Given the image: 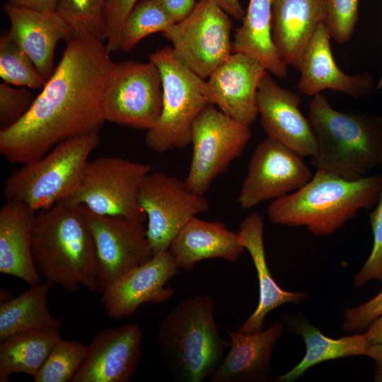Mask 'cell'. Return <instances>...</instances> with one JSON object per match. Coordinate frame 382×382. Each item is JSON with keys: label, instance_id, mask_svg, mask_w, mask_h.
I'll return each instance as SVG.
<instances>
[{"label": "cell", "instance_id": "cell-27", "mask_svg": "<svg viewBox=\"0 0 382 382\" xmlns=\"http://www.w3.org/2000/svg\"><path fill=\"white\" fill-rule=\"evenodd\" d=\"M286 320L291 330L303 337L306 354L298 364L278 376V381L293 382L312 366L328 360L366 355L369 344L364 333L334 339L325 335L302 317L287 316Z\"/></svg>", "mask_w": 382, "mask_h": 382}, {"label": "cell", "instance_id": "cell-30", "mask_svg": "<svg viewBox=\"0 0 382 382\" xmlns=\"http://www.w3.org/2000/svg\"><path fill=\"white\" fill-rule=\"evenodd\" d=\"M105 0H58L55 11L70 29L72 39L107 40Z\"/></svg>", "mask_w": 382, "mask_h": 382}, {"label": "cell", "instance_id": "cell-9", "mask_svg": "<svg viewBox=\"0 0 382 382\" xmlns=\"http://www.w3.org/2000/svg\"><path fill=\"white\" fill-rule=\"evenodd\" d=\"M251 138L245 125L209 105L195 120L191 134L192 156L185 183L204 195L212 183L240 156Z\"/></svg>", "mask_w": 382, "mask_h": 382}, {"label": "cell", "instance_id": "cell-17", "mask_svg": "<svg viewBox=\"0 0 382 382\" xmlns=\"http://www.w3.org/2000/svg\"><path fill=\"white\" fill-rule=\"evenodd\" d=\"M179 267L168 250L129 270L102 294L107 315L115 320L129 318L144 303L168 301L174 290L166 287Z\"/></svg>", "mask_w": 382, "mask_h": 382}, {"label": "cell", "instance_id": "cell-36", "mask_svg": "<svg viewBox=\"0 0 382 382\" xmlns=\"http://www.w3.org/2000/svg\"><path fill=\"white\" fill-rule=\"evenodd\" d=\"M35 98L25 88L0 84V129L9 127L20 120L30 108Z\"/></svg>", "mask_w": 382, "mask_h": 382}, {"label": "cell", "instance_id": "cell-21", "mask_svg": "<svg viewBox=\"0 0 382 382\" xmlns=\"http://www.w3.org/2000/svg\"><path fill=\"white\" fill-rule=\"evenodd\" d=\"M230 346L211 382L268 381L272 378L270 361L274 347L284 332L282 322H274L255 333L224 328Z\"/></svg>", "mask_w": 382, "mask_h": 382}, {"label": "cell", "instance_id": "cell-29", "mask_svg": "<svg viewBox=\"0 0 382 382\" xmlns=\"http://www.w3.org/2000/svg\"><path fill=\"white\" fill-rule=\"evenodd\" d=\"M60 340V330H52L19 332L1 341L0 381L8 382L13 374L33 378Z\"/></svg>", "mask_w": 382, "mask_h": 382}, {"label": "cell", "instance_id": "cell-14", "mask_svg": "<svg viewBox=\"0 0 382 382\" xmlns=\"http://www.w3.org/2000/svg\"><path fill=\"white\" fill-rule=\"evenodd\" d=\"M303 158L272 138L260 143L251 156L240 190L238 202L241 209H250L305 185L313 174Z\"/></svg>", "mask_w": 382, "mask_h": 382}, {"label": "cell", "instance_id": "cell-6", "mask_svg": "<svg viewBox=\"0 0 382 382\" xmlns=\"http://www.w3.org/2000/svg\"><path fill=\"white\" fill-rule=\"evenodd\" d=\"M99 142V132L71 138L39 159L23 164L4 183L6 201L21 203L35 212L64 201L77 188Z\"/></svg>", "mask_w": 382, "mask_h": 382}, {"label": "cell", "instance_id": "cell-16", "mask_svg": "<svg viewBox=\"0 0 382 382\" xmlns=\"http://www.w3.org/2000/svg\"><path fill=\"white\" fill-rule=\"evenodd\" d=\"M300 96L281 87L267 71L257 89V107L261 125L272 138L302 157L313 156L316 139L312 126L299 108Z\"/></svg>", "mask_w": 382, "mask_h": 382}, {"label": "cell", "instance_id": "cell-2", "mask_svg": "<svg viewBox=\"0 0 382 382\" xmlns=\"http://www.w3.org/2000/svg\"><path fill=\"white\" fill-rule=\"evenodd\" d=\"M31 244L43 282L70 293L81 286L98 291L96 247L81 206L62 201L36 212Z\"/></svg>", "mask_w": 382, "mask_h": 382}, {"label": "cell", "instance_id": "cell-42", "mask_svg": "<svg viewBox=\"0 0 382 382\" xmlns=\"http://www.w3.org/2000/svg\"><path fill=\"white\" fill-rule=\"evenodd\" d=\"M221 8L237 21H242L245 12L239 0H213Z\"/></svg>", "mask_w": 382, "mask_h": 382}, {"label": "cell", "instance_id": "cell-20", "mask_svg": "<svg viewBox=\"0 0 382 382\" xmlns=\"http://www.w3.org/2000/svg\"><path fill=\"white\" fill-rule=\"evenodd\" d=\"M4 11L10 21L9 35L47 81L54 72L57 42L72 40L70 29L55 11H38L6 2Z\"/></svg>", "mask_w": 382, "mask_h": 382}, {"label": "cell", "instance_id": "cell-10", "mask_svg": "<svg viewBox=\"0 0 382 382\" xmlns=\"http://www.w3.org/2000/svg\"><path fill=\"white\" fill-rule=\"evenodd\" d=\"M229 15L213 0H199L191 13L163 35L175 57L205 79L233 53Z\"/></svg>", "mask_w": 382, "mask_h": 382}, {"label": "cell", "instance_id": "cell-13", "mask_svg": "<svg viewBox=\"0 0 382 382\" xmlns=\"http://www.w3.org/2000/svg\"><path fill=\"white\" fill-rule=\"evenodd\" d=\"M95 243L98 291L101 294L133 268L154 256L144 222L101 216L82 207Z\"/></svg>", "mask_w": 382, "mask_h": 382}, {"label": "cell", "instance_id": "cell-25", "mask_svg": "<svg viewBox=\"0 0 382 382\" xmlns=\"http://www.w3.org/2000/svg\"><path fill=\"white\" fill-rule=\"evenodd\" d=\"M36 212L25 205L6 201L0 210V273L29 285L42 281L33 260L32 231Z\"/></svg>", "mask_w": 382, "mask_h": 382}, {"label": "cell", "instance_id": "cell-4", "mask_svg": "<svg viewBox=\"0 0 382 382\" xmlns=\"http://www.w3.org/2000/svg\"><path fill=\"white\" fill-rule=\"evenodd\" d=\"M308 119L316 139L311 163L317 169L353 180L382 165L381 115L338 111L319 93L310 103Z\"/></svg>", "mask_w": 382, "mask_h": 382}, {"label": "cell", "instance_id": "cell-7", "mask_svg": "<svg viewBox=\"0 0 382 382\" xmlns=\"http://www.w3.org/2000/svg\"><path fill=\"white\" fill-rule=\"evenodd\" d=\"M149 61L158 69L163 106L157 123L145 135L146 146L156 153L183 149L191 144L193 124L209 105L207 81L183 65L171 47L157 50Z\"/></svg>", "mask_w": 382, "mask_h": 382}, {"label": "cell", "instance_id": "cell-38", "mask_svg": "<svg viewBox=\"0 0 382 382\" xmlns=\"http://www.w3.org/2000/svg\"><path fill=\"white\" fill-rule=\"evenodd\" d=\"M381 316H382V289L373 299L345 311L342 330L346 332L364 331Z\"/></svg>", "mask_w": 382, "mask_h": 382}, {"label": "cell", "instance_id": "cell-31", "mask_svg": "<svg viewBox=\"0 0 382 382\" xmlns=\"http://www.w3.org/2000/svg\"><path fill=\"white\" fill-rule=\"evenodd\" d=\"M175 23L157 0H141L125 21L120 50L129 52L144 37L155 33H162Z\"/></svg>", "mask_w": 382, "mask_h": 382}, {"label": "cell", "instance_id": "cell-26", "mask_svg": "<svg viewBox=\"0 0 382 382\" xmlns=\"http://www.w3.org/2000/svg\"><path fill=\"white\" fill-rule=\"evenodd\" d=\"M272 0H249L242 24L234 34L232 52H241L261 62L279 78L287 76V66L281 59L272 35Z\"/></svg>", "mask_w": 382, "mask_h": 382}, {"label": "cell", "instance_id": "cell-28", "mask_svg": "<svg viewBox=\"0 0 382 382\" xmlns=\"http://www.w3.org/2000/svg\"><path fill=\"white\" fill-rule=\"evenodd\" d=\"M52 286L47 282L30 285L13 299L0 303V342L19 332L60 330L61 323L50 312L47 294Z\"/></svg>", "mask_w": 382, "mask_h": 382}, {"label": "cell", "instance_id": "cell-32", "mask_svg": "<svg viewBox=\"0 0 382 382\" xmlns=\"http://www.w3.org/2000/svg\"><path fill=\"white\" fill-rule=\"evenodd\" d=\"M0 76L6 83L33 89L42 88L47 81L8 32L0 37Z\"/></svg>", "mask_w": 382, "mask_h": 382}, {"label": "cell", "instance_id": "cell-12", "mask_svg": "<svg viewBox=\"0 0 382 382\" xmlns=\"http://www.w3.org/2000/svg\"><path fill=\"white\" fill-rule=\"evenodd\" d=\"M139 202L146 216V236L154 255L168 250L185 224L209 209L204 195L190 190L177 177L161 172L145 176Z\"/></svg>", "mask_w": 382, "mask_h": 382}, {"label": "cell", "instance_id": "cell-22", "mask_svg": "<svg viewBox=\"0 0 382 382\" xmlns=\"http://www.w3.org/2000/svg\"><path fill=\"white\" fill-rule=\"evenodd\" d=\"M264 219L260 212L248 215L241 222L238 234L255 265L259 284V302L254 312L238 328L243 333H255L263 330L266 316L286 303H299L308 299L303 291L282 289L273 279L268 268L263 242Z\"/></svg>", "mask_w": 382, "mask_h": 382}, {"label": "cell", "instance_id": "cell-19", "mask_svg": "<svg viewBox=\"0 0 382 382\" xmlns=\"http://www.w3.org/2000/svg\"><path fill=\"white\" fill-rule=\"evenodd\" d=\"M330 38L322 23L306 47L297 68L301 72L300 92L314 96L330 89L353 98L372 94L378 86L369 74L349 75L339 68L332 53Z\"/></svg>", "mask_w": 382, "mask_h": 382}, {"label": "cell", "instance_id": "cell-15", "mask_svg": "<svg viewBox=\"0 0 382 382\" xmlns=\"http://www.w3.org/2000/svg\"><path fill=\"white\" fill-rule=\"evenodd\" d=\"M142 331L136 323L98 331L71 382H129L137 369Z\"/></svg>", "mask_w": 382, "mask_h": 382}, {"label": "cell", "instance_id": "cell-5", "mask_svg": "<svg viewBox=\"0 0 382 382\" xmlns=\"http://www.w3.org/2000/svg\"><path fill=\"white\" fill-rule=\"evenodd\" d=\"M219 330L207 294L183 300L166 316L158 340L161 361L173 380L201 382L214 374L230 346Z\"/></svg>", "mask_w": 382, "mask_h": 382}, {"label": "cell", "instance_id": "cell-18", "mask_svg": "<svg viewBox=\"0 0 382 382\" xmlns=\"http://www.w3.org/2000/svg\"><path fill=\"white\" fill-rule=\"evenodd\" d=\"M267 72L264 65L255 58L233 52L208 77L207 91L212 104L250 127L258 115L257 89Z\"/></svg>", "mask_w": 382, "mask_h": 382}, {"label": "cell", "instance_id": "cell-43", "mask_svg": "<svg viewBox=\"0 0 382 382\" xmlns=\"http://www.w3.org/2000/svg\"><path fill=\"white\" fill-rule=\"evenodd\" d=\"M364 334L369 345L382 344V316L371 323Z\"/></svg>", "mask_w": 382, "mask_h": 382}, {"label": "cell", "instance_id": "cell-1", "mask_svg": "<svg viewBox=\"0 0 382 382\" xmlns=\"http://www.w3.org/2000/svg\"><path fill=\"white\" fill-rule=\"evenodd\" d=\"M115 63L101 41L72 39L27 113L0 129V153L11 163L25 164L57 144L99 132L106 122V88Z\"/></svg>", "mask_w": 382, "mask_h": 382}, {"label": "cell", "instance_id": "cell-41", "mask_svg": "<svg viewBox=\"0 0 382 382\" xmlns=\"http://www.w3.org/2000/svg\"><path fill=\"white\" fill-rule=\"evenodd\" d=\"M366 356L371 358L376 362L373 381L382 382V344L369 345Z\"/></svg>", "mask_w": 382, "mask_h": 382}, {"label": "cell", "instance_id": "cell-11", "mask_svg": "<svg viewBox=\"0 0 382 382\" xmlns=\"http://www.w3.org/2000/svg\"><path fill=\"white\" fill-rule=\"evenodd\" d=\"M160 71L151 62L124 61L115 64L103 103L106 122L148 130L162 111Z\"/></svg>", "mask_w": 382, "mask_h": 382}, {"label": "cell", "instance_id": "cell-34", "mask_svg": "<svg viewBox=\"0 0 382 382\" xmlns=\"http://www.w3.org/2000/svg\"><path fill=\"white\" fill-rule=\"evenodd\" d=\"M361 0H324V24L330 37L344 44L352 36Z\"/></svg>", "mask_w": 382, "mask_h": 382}, {"label": "cell", "instance_id": "cell-35", "mask_svg": "<svg viewBox=\"0 0 382 382\" xmlns=\"http://www.w3.org/2000/svg\"><path fill=\"white\" fill-rule=\"evenodd\" d=\"M369 219L373 233V246L369 257L354 278L357 286L371 279L382 282V190L377 204L369 212Z\"/></svg>", "mask_w": 382, "mask_h": 382}, {"label": "cell", "instance_id": "cell-24", "mask_svg": "<svg viewBox=\"0 0 382 382\" xmlns=\"http://www.w3.org/2000/svg\"><path fill=\"white\" fill-rule=\"evenodd\" d=\"M324 20V0H272V40L286 66L297 69L306 47Z\"/></svg>", "mask_w": 382, "mask_h": 382}, {"label": "cell", "instance_id": "cell-8", "mask_svg": "<svg viewBox=\"0 0 382 382\" xmlns=\"http://www.w3.org/2000/svg\"><path fill=\"white\" fill-rule=\"evenodd\" d=\"M151 166L120 157L88 161L74 192L64 201L101 216L146 219L139 195Z\"/></svg>", "mask_w": 382, "mask_h": 382}, {"label": "cell", "instance_id": "cell-3", "mask_svg": "<svg viewBox=\"0 0 382 382\" xmlns=\"http://www.w3.org/2000/svg\"><path fill=\"white\" fill-rule=\"evenodd\" d=\"M381 190L382 175L351 180L317 169L302 187L272 200L267 216L274 224L304 226L314 236H326L342 228L360 210L373 209Z\"/></svg>", "mask_w": 382, "mask_h": 382}, {"label": "cell", "instance_id": "cell-33", "mask_svg": "<svg viewBox=\"0 0 382 382\" xmlns=\"http://www.w3.org/2000/svg\"><path fill=\"white\" fill-rule=\"evenodd\" d=\"M87 345L60 340L33 377L35 382H71L86 354Z\"/></svg>", "mask_w": 382, "mask_h": 382}, {"label": "cell", "instance_id": "cell-39", "mask_svg": "<svg viewBox=\"0 0 382 382\" xmlns=\"http://www.w3.org/2000/svg\"><path fill=\"white\" fill-rule=\"evenodd\" d=\"M175 23L187 18L195 8L196 0H157Z\"/></svg>", "mask_w": 382, "mask_h": 382}, {"label": "cell", "instance_id": "cell-23", "mask_svg": "<svg viewBox=\"0 0 382 382\" xmlns=\"http://www.w3.org/2000/svg\"><path fill=\"white\" fill-rule=\"evenodd\" d=\"M238 233L221 221L192 217L179 231L168 250L179 268L191 271L197 262L212 258L236 261L244 250Z\"/></svg>", "mask_w": 382, "mask_h": 382}, {"label": "cell", "instance_id": "cell-40", "mask_svg": "<svg viewBox=\"0 0 382 382\" xmlns=\"http://www.w3.org/2000/svg\"><path fill=\"white\" fill-rule=\"evenodd\" d=\"M8 3L38 11H55L58 0H6Z\"/></svg>", "mask_w": 382, "mask_h": 382}, {"label": "cell", "instance_id": "cell-37", "mask_svg": "<svg viewBox=\"0 0 382 382\" xmlns=\"http://www.w3.org/2000/svg\"><path fill=\"white\" fill-rule=\"evenodd\" d=\"M139 0H105V18L108 30L106 47L111 53L120 50L125 21Z\"/></svg>", "mask_w": 382, "mask_h": 382}]
</instances>
